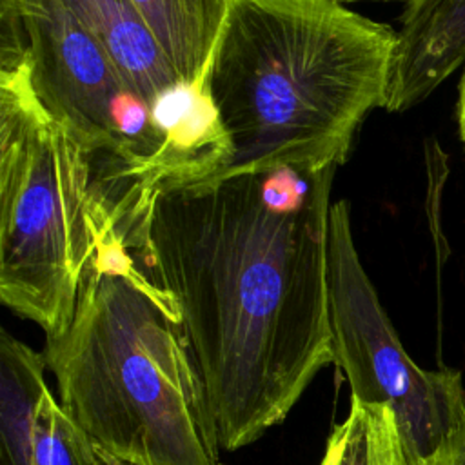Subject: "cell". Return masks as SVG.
Returning a JSON list of instances; mask_svg holds the SVG:
<instances>
[{"instance_id": "1", "label": "cell", "mask_w": 465, "mask_h": 465, "mask_svg": "<svg viewBox=\"0 0 465 465\" xmlns=\"http://www.w3.org/2000/svg\"><path fill=\"white\" fill-rule=\"evenodd\" d=\"M338 167L162 180L113 207L174 302L223 450L280 423L334 361L327 227Z\"/></svg>"}, {"instance_id": "2", "label": "cell", "mask_w": 465, "mask_h": 465, "mask_svg": "<svg viewBox=\"0 0 465 465\" xmlns=\"http://www.w3.org/2000/svg\"><path fill=\"white\" fill-rule=\"evenodd\" d=\"M394 44L338 0H229L205 76L229 158L200 180L343 165L385 107Z\"/></svg>"}, {"instance_id": "3", "label": "cell", "mask_w": 465, "mask_h": 465, "mask_svg": "<svg viewBox=\"0 0 465 465\" xmlns=\"http://www.w3.org/2000/svg\"><path fill=\"white\" fill-rule=\"evenodd\" d=\"M60 405L94 447L129 465H222L203 380L171 296L116 218L102 227L67 329L45 338Z\"/></svg>"}, {"instance_id": "4", "label": "cell", "mask_w": 465, "mask_h": 465, "mask_svg": "<svg viewBox=\"0 0 465 465\" xmlns=\"http://www.w3.org/2000/svg\"><path fill=\"white\" fill-rule=\"evenodd\" d=\"M109 207L93 158L38 98L22 54L0 51V300L47 336L74 314Z\"/></svg>"}, {"instance_id": "5", "label": "cell", "mask_w": 465, "mask_h": 465, "mask_svg": "<svg viewBox=\"0 0 465 465\" xmlns=\"http://www.w3.org/2000/svg\"><path fill=\"white\" fill-rule=\"evenodd\" d=\"M0 51L24 56L47 111L104 169V189L147 187L178 167L151 109L69 0H0Z\"/></svg>"}, {"instance_id": "6", "label": "cell", "mask_w": 465, "mask_h": 465, "mask_svg": "<svg viewBox=\"0 0 465 465\" xmlns=\"http://www.w3.org/2000/svg\"><path fill=\"white\" fill-rule=\"evenodd\" d=\"M327 294L334 363L351 398L392 409L414 463L465 430V391L454 369L427 371L405 352L354 245L351 205L331 203Z\"/></svg>"}, {"instance_id": "7", "label": "cell", "mask_w": 465, "mask_h": 465, "mask_svg": "<svg viewBox=\"0 0 465 465\" xmlns=\"http://www.w3.org/2000/svg\"><path fill=\"white\" fill-rule=\"evenodd\" d=\"M465 62V0H405L385 111L421 104Z\"/></svg>"}, {"instance_id": "8", "label": "cell", "mask_w": 465, "mask_h": 465, "mask_svg": "<svg viewBox=\"0 0 465 465\" xmlns=\"http://www.w3.org/2000/svg\"><path fill=\"white\" fill-rule=\"evenodd\" d=\"M183 84L203 87L229 0H131Z\"/></svg>"}, {"instance_id": "9", "label": "cell", "mask_w": 465, "mask_h": 465, "mask_svg": "<svg viewBox=\"0 0 465 465\" xmlns=\"http://www.w3.org/2000/svg\"><path fill=\"white\" fill-rule=\"evenodd\" d=\"M45 360L5 329L0 334V465H31L35 420L47 391Z\"/></svg>"}, {"instance_id": "10", "label": "cell", "mask_w": 465, "mask_h": 465, "mask_svg": "<svg viewBox=\"0 0 465 465\" xmlns=\"http://www.w3.org/2000/svg\"><path fill=\"white\" fill-rule=\"evenodd\" d=\"M320 465H418L391 407L351 398L347 418L327 440Z\"/></svg>"}, {"instance_id": "11", "label": "cell", "mask_w": 465, "mask_h": 465, "mask_svg": "<svg viewBox=\"0 0 465 465\" xmlns=\"http://www.w3.org/2000/svg\"><path fill=\"white\" fill-rule=\"evenodd\" d=\"M31 465H102L94 443L49 389L36 411Z\"/></svg>"}, {"instance_id": "12", "label": "cell", "mask_w": 465, "mask_h": 465, "mask_svg": "<svg viewBox=\"0 0 465 465\" xmlns=\"http://www.w3.org/2000/svg\"><path fill=\"white\" fill-rule=\"evenodd\" d=\"M418 465H465V430Z\"/></svg>"}, {"instance_id": "13", "label": "cell", "mask_w": 465, "mask_h": 465, "mask_svg": "<svg viewBox=\"0 0 465 465\" xmlns=\"http://www.w3.org/2000/svg\"><path fill=\"white\" fill-rule=\"evenodd\" d=\"M458 124H460V133H461V140L465 143V71L461 76V84H460V102H458Z\"/></svg>"}, {"instance_id": "14", "label": "cell", "mask_w": 465, "mask_h": 465, "mask_svg": "<svg viewBox=\"0 0 465 465\" xmlns=\"http://www.w3.org/2000/svg\"><path fill=\"white\" fill-rule=\"evenodd\" d=\"M94 449H96V452H98V456H100L102 465H129V463H124V461H120V460L113 458L111 454L104 452V450H102V449H98V447H94Z\"/></svg>"}, {"instance_id": "15", "label": "cell", "mask_w": 465, "mask_h": 465, "mask_svg": "<svg viewBox=\"0 0 465 465\" xmlns=\"http://www.w3.org/2000/svg\"><path fill=\"white\" fill-rule=\"evenodd\" d=\"M338 2H392V0H338Z\"/></svg>"}]
</instances>
